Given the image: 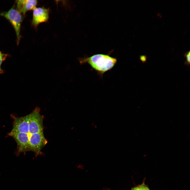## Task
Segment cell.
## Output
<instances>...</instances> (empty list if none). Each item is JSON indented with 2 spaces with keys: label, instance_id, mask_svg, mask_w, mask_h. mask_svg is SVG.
Wrapping results in <instances>:
<instances>
[{
  "label": "cell",
  "instance_id": "6da1fadb",
  "mask_svg": "<svg viewBox=\"0 0 190 190\" xmlns=\"http://www.w3.org/2000/svg\"><path fill=\"white\" fill-rule=\"evenodd\" d=\"M79 61L82 64L87 63L99 75L102 76L104 73L114 66L117 59L108 55L98 54L80 58Z\"/></svg>",
  "mask_w": 190,
  "mask_h": 190
},
{
  "label": "cell",
  "instance_id": "7a4b0ae2",
  "mask_svg": "<svg viewBox=\"0 0 190 190\" xmlns=\"http://www.w3.org/2000/svg\"><path fill=\"white\" fill-rule=\"evenodd\" d=\"M29 124L28 132L26 134L29 139L33 134L43 132V116L40 113V108L37 107L28 115Z\"/></svg>",
  "mask_w": 190,
  "mask_h": 190
},
{
  "label": "cell",
  "instance_id": "3957f363",
  "mask_svg": "<svg viewBox=\"0 0 190 190\" xmlns=\"http://www.w3.org/2000/svg\"><path fill=\"white\" fill-rule=\"evenodd\" d=\"M0 16L5 18L11 23L15 31L18 43L20 39L21 25L22 17L21 13L13 7L7 11L0 13Z\"/></svg>",
  "mask_w": 190,
  "mask_h": 190
},
{
  "label": "cell",
  "instance_id": "277c9868",
  "mask_svg": "<svg viewBox=\"0 0 190 190\" xmlns=\"http://www.w3.org/2000/svg\"><path fill=\"white\" fill-rule=\"evenodd\" d=\"M47 141L43 132L32 134L29 140V151L34 152L36 155L40 154L41 150L47 143Z\"/></svg>",
  "mask_w": 190,
  "mask_h": 190
},
{
  "label": "cell",
  "instance_id": "5b68a950",
  "mask_svg": "<svg viewBox=\"0 0 190 190\" xmlns=\"http://www.w3.org/2000/svg\"><path fill=\"white\" fill-rule=\"evenodd\" d=\"M32 25L36 27L40 23L46 22L49 17V10L44 7H36L33 10Z\"/></svg>",
  "mask_w": 190,
  "mask_h": 190
},
{
  "label": "cell",
  "instance_id": "8992f818",
  "mask_svg": "<svg viewBox=\"0 0 190 190\" xmlns=\"http://www.w3.org/2000/svg\"><path fill=\"white\" fill-rule=\"evenodd\" d=\"M17 10L25 14L28 11L33 10L37 3L35 0H19L16 1Z\"/></svg>",
  "mask_w": 190,
  "mask_h": 190
},
{
  "label": "cell",
  "instance_id": "52a82bcc",
  "mask_svg": "<svg viewBox=\"0 0 190 190\" xmlns=\"http://www.w3.org/2000/svg\"><path fill=\"white\" fill-rule=\"evenodd\" d=\"M184 56L186 59L184 64L187 66H189L190 63V51H189L184 53Z\"/></svg>",
  "mask_w": 190,
  "mask_h": 190
},
{
  "label": "cell",
  "instance_id": "ba28073f",
  "mask_svg": "<svg viewBox=\"0 0 190 190\" xmlns=\"http://www.w3.org/2000/svg\"><path fill=\"white\" fill-rule=\"evenodd\" d=\"M7 57L6 54L2 53L0 51V72H2V70L1 68V65L3 62L6 59Z\"/></svg>",
  "mask_w": 190,
  "mask_h": 190
},
{
  "label": "cell",
  "instance_id": "9c48e42d",
  "mask_svg": "<svg viewBox=\"0 0 190 190\" xmlns=\"http://www.w3.org/2000/svg\"><path fill=\"white\" fill-rule=\"evenodd\" d=\"M140 60L144 63L146 61L147 57L146 55H140L139 56Z\"/></svg>",
  "mask_w": 190,
  "mask_h": 190
},
{
  "label": "cell",
  "instance_id": "30bf717a",
  "mask_svg": "<svg viewBox=\"0 0 190 190\" xmlns=\"http://www.w3.org/2000/svg\"><path fill=\"white\" fill-rule=\"evenodd\" d=\"M140 190H150L149 188L144 184L139 186Z\"/></svg>",
  "mask_w": 190,
  "mask_h": 190
},
{
  "label": "cell",
  "instance_id": "8fae6325",
  "mask_svg": "<svg viewBox=\"0 0 190 190\" xmlns=\"http://www.w3.org/2000/svg\"><path fill=\"white\" fill-rule=\"evenodd\" d=\"M131 190H140L139 186L137 187L133 188Z\"/></svg>",
  "mask_w": 190,
  "mask_h": 190
}]
</instances>
